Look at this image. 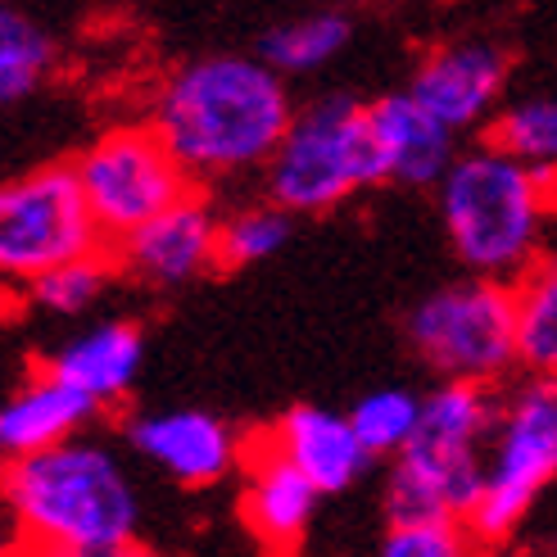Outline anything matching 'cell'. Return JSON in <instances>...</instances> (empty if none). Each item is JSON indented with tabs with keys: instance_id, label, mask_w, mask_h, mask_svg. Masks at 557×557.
I'll return each mask as SVG.
<instances>
[{
	"instance_id": "6da1fadb",
	"label": "cell",
	"mask_w": 557,
	"mask_h": 557,
	"mask_svg": "<svg viewBox=\"0 0 557 557\" xmlns=\"http://www.w3.org/2000/svg\"><path fill=\"white\" fill-rule=\"evenodd\" d=\"M295 114L286 77L263 54L186 60L154 87L150 127L195 186L255 173Z\"/></svg>"
},
{
	"instance_id": "7a4b0ae2",
	"label": "cell",
	"mask_w": 557,
	"mask_h": 557,
	"mask_svg": "<svg viewBox=\"0 0 557 557\" xmlns=\"http://www.w3.org/2000/svg\"><path fill=\"white\" fill-rule=\"evenodd\" d=\"M0 504L27 548L60 557H123L141 540V498L127 467L96 440L5 458Z\"/></svg>"
},
{
	"instance_id": "3957f363",
	"label": "cell",
	"mask_w": 557,
	"mask_h": 557,
	"mask_svg": "<svg viewBox=\"0 0 557 557\" xmlns=\"http://www.w3.org/2000/svg\"><path fill=\"white\" fill-rule=\"evenodd\" d=\"M435 205L467 272L517 282L544 255L548 222L557 218V169H540L485 136L454 154L435 182Z\"/></svg>"
},
{
	"instance_id": "277c9868",
	"label": "cell",
	"mask_w": 557,
	"mask_h": 557,
	"mask_svg": "<svg viewBox=\"0 0 557 557\" xmlns=\"http://www.w3.org/2000/svg\"><path fill=\"white\" fill-rule=\"evenodd\" d=\"M498 417L494 385L440 381L422 395V417L404 449L389 458L385 517H462L485 485V444Z\"/></svg>"
},
{
	"instance_id": "5b68a950",
	"label": "cell",
	"mask_w": 557,
	"mask_h": 557,
	"mask_svg": "<svg viewBox=\"0 0 557 557\" xmlns=\"http://www.w3.org/2000/svg\"><path fill=\"white\" fill-rule=\"evenodd\" d=\"M268 200L295 218H318L341 209L354 195L385 182L368 100L322 96L290 114L282 141L263 163Z\"/></svg>"
},
{
	"instance_id": "8992f818",
	"label": "cell",
	"mask_w": 557,
	"mask_h": 557,
	"mask_svg": "<svg viewBox=\"0 0 557 557\" xmlns=\"http://www.w3.org/2000/svg\"><path fill=\"white\" fill-rule=\"evenodd\" d=\"M557 481V376H531L498 399L485 444V485L467 512L471 544H508L531 517L540 494Z\"/></svg>"
},
{
	"instance_id": "52a82bcc",
	"label": "cell",
	"mask_w": 557,
	"mask_h": 557,
	"mask_svg": "<svg viewBox=\"0 0 557 557\" xmlns=\"http://www.w3.org/2000/svg\"><path fill=\"white\" fill-rule=\"evenodd\" d=\"M408 345L440 381L494 385L517 368V309L512 282L462 276L412 304L404 322Z\"/></svg>"
},
{
	"instance_id": "ba28073f",
	"label": "cell",
	"mask_w": 557,
	"mask_h": 557,
	"mask_svg": "<svg viewBox=\"0 0 557 557\" xmlns=\"http://www.w3.org/2000/svg\"><path fill=\"white\" fill-rule=\"evenodd\" d=\"M109 249L82 200L73 163L18 173L0 182V286H33L54 263Z\"/></svg>"
},
{
	"instance_id": "9c48e42d",
	"label": "cell",
	"mask_w": 557,
	"mask_h": 557,
	"mask_svg": "<svg viewBox=\"0 0 557 557\" xmlns=\"http://www.w3.org/2000/svg\"><path fill=\"white\" fill-rule=\"evenodd\" d=\"M73 173L104 245H119L127 232H136L195 186L150 123L100 132L73 159Z\"/></svg>"
},
{
	"instance_id": "30bf717a",
	"label": "cell",
	"mask_w": 557,
	"mask_h": 557,
	"mask_svg": "<svg viewBox=\"0 0 557 557\" xmlns=\"http://www.w3.org/2000/svg\"><path fill=\"white\" fill-rule=\"evenodd\" d=\"M218 236H222V213L205 200L200 186H190L182 200L159 209L150 222H141L109 249H114V263L127 276L173 290L218 268Z\"/></svg>"
},
{
	"instance_id": "8fae6325",
	"label": "cell",
	"mask_w": 557,
	"mask_h": 557,
	"mask_svg": "<svg viewBox=\"0 0 557 557\" xmlns=\"http://www.w3.org/2000/svg\"><path fill=\"white\" fill-rule=\"evenodd\" d=\"M508 73H512V60L498 41L462 37V41L435 46L426 60L412 69L408 91L422 100L444 127H454L462 136L471 127H490L498 104H504Z\"/></svg>"
},
{
	"instance_id": "7c38bea8",
	"label": "cell",
	"mask_w": 557,
	"mask_h": 557,
	"mask_svg": "<svg viewBox=\"0 0 557 557\" xmlns=\"http://www.w3.org/2000/svg\"><path fill=\"white\" fill-rule=\"evenodd\" d=\"M127 444L150 467H159L173 485L209 490L240 471L245 440L205 408H169L141 412L127 422Z\"/></svg>"
},
{
	"instance_id": "4fadbf2b",
	"label": "cell",
	"mask_w": 557,
	"mask_h": 557,
	"mask_svg": "<svg viewBox=\"0 0 557 557\" xmlns=\"http://www.w3.org/2000/svg\"><path fill=\"white\" fill-rule=\"evenodd\" d=\"M240 521L263 548H299L318 517V485L276 449L268 431L245 444L240 454Z\"/></svg>"
},
{
	"instance_id": "5bb4252c",
	"label": "cell",
	"mask_w": 557,
	"mask_h": 557,
	"mask_svg": "<svg viewBox=\"0 0 557 557\" xmlns=\"http://www.w3.org/2000/svg\"><path fill=\"white\" fill-rule=\"evenodd\" d=\"M381 173L395 186H435L458 154V132L444 127L408 87L368 104Z\"/></svg>"
},
{
	"instance_id": "9a60e30c",
	"label": "cell",
	"mask_w": 557,
	"mask_h": 557,
	"mask_svg": "<svg viewBox=\"0 0 557 557\" xmlns=\"http://www.w3.org/2000/svg\"><path fill=\"white\" fill-rule=\"evenodd\" d=\"M268 440L318 485V494H345L354 481H363V471L372 462L363 440L349 426V412H331L318 404L290 408L268 431Z\"/></svg>"
},
{
	"instance_id": "2e32d148",
	"label": "cell",
	"mask_w": 557,
	"mask_h": 557,
	"mask_svg": "<svg viewBox=\"0 0 557 557\" xmlns=\"http://www.w3.org/2000/svg\"><path fill=\"white\" fill-rule=\"evenodd\" d=\"M146 363V336L136 322H96L91 331L64 341L46 358V372H54L60 381H69L73 389H82L96 408L119 404L127 389L141 376Z\"/></svg>"
},
{
	"instance_id": "e0dca14e",
	"label": "cell",
	"mask_w": 557,
	"mask_h": 557,
	"mask_svg": "<svg viewBox=\"0 0 557 557\" xmlns=\"http://www.w3.org/2000/svg\"><path fill=\"white\" fill-rule=\"evenodd\" d=\"M96 412L100 408L82 395V389H73L69 381L41 368L33 381H23L14 395L0 404V462L82 435V426H87Z\"/></svg>"
},
{
	"instance_id": "ac0fdd59",
	"label": "cell",
	"mask_w": 557,
	"mask_h": 557,
	"mask_svg": "<svg viewBox=\"0 0 557 557\" xmlns=\"http://www.w3.org/2000/svg\"><path fill=\"white\" fill-rule=\"evenodd\" d=\"M517 309V368L557 376V255H540L512 282Z\"/></svg>"
},
{
	"instance_id": "d6986e66",
	"label": "cell",
	"mask_w": 557,
	"mask_h": 557,
	"mask_svg": "<svg viewBox=\"0 0 557 557\" xmlns=\"http://www.w3.org/2000/svg\"><path fill=\"white\" fill-rule=\"evenodd\" d=\"M54 60L60 50L46 27L27 10L0 0V109L37 96L54 73Z\"/></svg>"
},
{
	"instance_id": "ffe728a7",
	"label": "cell",
	"mask_w": 557,
	"mask_h": 557,
	"mask_svg": "<svg viewBox=\"0 0 557 557\" xmlns=\"http://www.w3.org/2000/svg\"><path fill=\"white\" fill-rule=\"evenodd\" d=\"M349 37H354V23L341 10H313V14L276 23L263 37L259 54L282 77H304V73L326 69L349 46Z\"/></svg>"
},
{
	"instance_id": "44dd1931",
	"label": "cell",
	"mask_w": 557,
	"mask_h": 557,
	"mask_svg": "<svg viewBox=\"0 0 557 557\" xmlns=\"http://www.w3.org/2000/svg\"><path fill=\"white\" fill-rule=\"evenodd\" d=\"M114 249H91V255H77L69 263H54L50 272H41L33 286H27V295H33L37 309L54 313V318H77L96 309V299L109 290V282H114Z\"/></svg>"
},
{
	"instance_id": "7402d4cb",
	"label": "cell",
	"mask_w": 557,
	"mask_h": 557,
	"mask_svg": "<svg viewBox=\"0 0 557 557\" xmlns=\"http://www.w3.org/2000/svg\"><path fill=\"white\" fill-rule=\"evenodd\" d=\"M290 232H295V213L282 209L276 200L245 205V209L222 218L218 268H255V263H263L272 255H282Z\"/></svg>"
},
{
	"instance_id": "603a6c76",
	"label": "cell",
	"mask_w": 557,
	"mask_h": 557,
	"mask_svg": "<svg viewBox=\"0 0 557 557\" xmlns=\"http://www.w3.org/2000/svg\"><path fill=\"white\" fill-rule=\"evenodd\" d=\"M417 417H422V395L404 385H381L349 408V426L372 458H395L417 431Z\"/></svg>"
},
{
	"instance_id": "cb8c5ba5",
	"label": "cell",
	"mask_w": 557,
	"mask_h": 557,
	"mask_svg": "<svg viewBox=\"0 0 557 557\" xmlns=\"http://www.w3.org/2000/svg\"><path fill=\"white\" fill-rule=\"evenodd\" d=\"M490 141L540 169H557V91L498 104V114L490 119Z\"/></svg>"
},
{
	"instance_id": "d4e9b609",
	"label": "cell",
	"mask_w": 557,
	"mask_h": 557,
	"mask_svg": "<svg viewBox=\"0 0 557 557\" xmlns=\"http://www.w3.org/2000/svg\"><path fill=\"white\" fill-rule=\"evenodd\" d=\"M471 548L462 517H395L385 525V557H458Z\"/></svg>"
},
{
	"instance_id": "484cf974",
	"label": "cell",
	"mask_w": 557,
	"mask_h": 557,
	"mask_svg": "<svg viewBox=\"0 0 557 557\" xmlns=\"http://www.w3.org/2000/svg\"><path fill=\"white\" fill-rule=\"evenodd\" d=\"M336 5H345V0H336Z\"/></svg>"
}]
</instances>
